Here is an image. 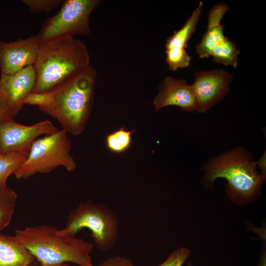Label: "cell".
<instances>
[{"instance_id": "cb8c5ba5", "label": "cell", "mask_w": 266, "mask_h": 266, "mask_svg": "<svg viewBox=\"0 0 266 266\" xmlns=\"http://www.w3.org/2000/svg\"><path fill=\"white\" fill-rule=\"evenodd\" d=\"M13 118L6 105L0 99V122L5 119Z\"/></svg>"}, {"instance_id": "5b68a950", "label": "cell", "mask_w": 266, "mask_h": 266, "mask_svg": "<svg viewBox=\"0 0 266 266\" xmlns=\"http://www.w3.org/2000/svg\"><path fill=\"white\" fill-rule=\"evenodd\" d=\"M256 165L243 151L235 149L210 162L204 168L205 176L210 182L218 178L226 179L233 195L248 199L256 194L265 178L256 171Z\"/></svg>"}, {"instance_id": "9c48e42d", "label": "cell", "mask_w": 266, "mask_h": 266, "mask_svg": "<svg viewBox=\"0 0 266 266\" xmlns=\"http://www.w3.org/2000/svg\"><path fill=\"white\" fill-rule=\"evenodd\" d=\"M191 84L199 113H205L229 92L232 74L223 69L201 70L194 74Z\"/></svg>"}, {"instance_id": "ba28073f", "label": "cell", "mask_w": 266, "mask_h": 266, "mask_svg": "<svg viewBox=\"0 0 266 266\" xmlns=\"http://www.w3.org/2000/svg\"><path fill=\"white\" fill-rule=\"evenodd\" d=\"M59 130L49 120L26 126L15 122L13 118L5 119L0 122V153L29 151L38 136Z\"/></svg>"}, {"instance_id": "7a4b0ae2", "label": "cell", "mask_w": 266, "mask_h": 266, "mask_svg": "<svg viewBox=\"0 0 266 266\" xmlns=\"http://www.w3.org/2000/svg\"><path fill=\"white\" fill-rule=\"evenodd\" d=\"M90 66V55L86 45L75 37L41 43L33 65L36 81L33 93L42 94L54 90Z\"/></svg>"}, {"instance_id": "3957f363", "label": "cell", "mask_w": 266, "mask_h": 266, "mask_svg": "<svg viewBox=\"0 0 266 266\" xmlns=\"http://www.w3.org/2000/svg\"><path fill=\"white\" fill-rule=\"evenodd\" d=\"M56 228L46 225L15 230L14 237L24 245L41 266L73 263L96 266L91 254L93 244L75 236L61 234Z\"/></svg>"}, {"instance_id": "d4e9b609", "label": "cell", "mask_w": 266, "mask_h": 266, "mask_svg": "<svg viewBox=\"0 0 266 266\" xmlns=\"http://www.w3.org/2000/svg\"><path fill=\"white\" fill-rule=\"evenodd\" d=\"M258 266H266V255H263L259 262Z\"/></svg>"}, {"instance_id": "ac0fdd59", "label": "cell", "mask_w": 266, "mask_h": 266, "mask_svg": "<svg viewBox=\"0 0 266 266\" xmlns=\"http://www.w3.org/2000/svg\"><path fill=\"white\" fill-rule=\"evenodd\" d=\"M239 52L235 44L227 37L213 48L210 56L215 62L236 68Z\"/></svg>"}, {"instance_id": "30bf717a", "label": "cell", "mask_w": 266, "mask_h": 266, "mask_svg": "<svg viewBox=\"0 0 266 266\" xmlns=\"http://www.w3.org/2000/svg\"><path fill=\"white\" fill-rule=\"evenodd\" d=\"M36 81L33 66L13 74H0V99L14 117L22 109L26 99L33 93Z\"/></svg>"}, {"instance_id": "603a6c76", "label": "cell", "mask_w": 266, "mask_h": 266, "mask_svg": "<svg viewBox=\"0 0 266 266\" xmlns=\"http://www.w3.org/2000/svg\"><path fill=\"white\" fill-rule=\"evenodd\" d=\"M98 266H134L130 259L117 256L103 261Z\"/></svg>"}, {"instance_id": "8fae6325", "label": "cell", "mask_w": 266, "mask_h": 266, "mask_svg": "<svg viewBox=\"0 0 266 266\" xmlns=\"http://www.w3.org/2000/svg\"><path fill=\"white\" fill-rule=\"evenodd\" d=\"M40 42L36 35L14 41H0V73L13 74L36 61Z\"/></svg>"}, {"instance_id": "9a60e30c", "label": "cell", "mask_w": 266, "mask_h": 266, "mask_svg": "<svg viewBox=\"0 0 266 266\" xmlns=\"http://www.w3.org/2000/svg\"><path fill=\"white\" fill-rule=\"evenodd\" d=\"M203 2H199L198 6L186 21L183 26L167 38L165 48H176L186 49L187 42L195 32L201 12Z\"/></svg>"}, {"instance_id": "484cf974", "label": "cell", "mask_w": 266, "mask_h": 266, "mask_svg": "<svg viewBox=\"0 0 266 266\" xmlns=\"http://www.w3.org/2000/svg\"><path fill=\"white\" fill-rule=\"evenodd\" d=\"M55 266H71V265L68 263H65V264H61V265Z\"/></svg>"}, {"instance_id": "8992f818", "label": "cell", "mask_w": 266, "mask_h": 266, "mask_svg": "<svg viewBox=\"0 0 266 266\" xmlns=\"http://www.w3.org/2000/svg\"><path fill=\"white\" fill-rule=\"evenodd\" d=\"M71 144L64 130L37 138L32 144L29 155L14 173L17 179H28L38 173H46L62 166L73 171L76 164L70 155Z\"/></svg>"}, {"instance_id": "ffe728a7", "label": "cell", "mask_w": 266, "mask_h": 266, "mask_svg": "<svg viewBox=\"0 0 266 266\" xmlns=\"http://www.w3.org/2000/svg\"><path fill=\"white\" fill-rule=\"evenodd\" d=\"M165 54L168 68L172 71L188 67L190 65L191 57L185 49L165 48Z\"/></svg>"}, {"instance_id": "7c38bea8", "label": "cell", "mask_w": 266, "mask_h": 266, "mask_svg": "<svg viewBox=\"0 0 266 266\" xmlns=\"http://www.w3.org/2000/svg\"><path fill=\"white\" fill-rule=\"evenodd\" d=\"M153 100L155 111L168 106H176L187 111L197 110L196 99L191 85L186 80L166 76L159 85Z\"/></svg>"}, {"instance_id": "5bb4252c", "label": "cell", "mask_w": 266, "mask_h": 266, "mask_svg": "<svg viewBox=\"0 0 266 266\" xmlns=\"http://www.w3.org/2000/svg\"><path fill=\"white\" fill-rule=\"evenodd\" d=\"M35 260L14 236L0 233V266H31Z\"/></svg>"}, {"instance_id": "4fadbf2b", "label": "cell", "mask_w": 266, "mask_h": 266, "mask_svg": "<svg viewBox=\"0 0 266 266\" xmlns=\"http://www.w3.org/2000/svg\"><path fill=\"white\" fill-rule=\"evenodd\" d=\"M229 9L226 3L217 2L209 10L206 30L196 46L200 58L209 57L213 48L228 37L224 34L225 25L222 24L221 22Z\"/></svg>"}, {"instance_id": "d6986e66", "label": "cell", "mask_w": 266, "mask_h": 266, "mask_svg": "<svg viewBox=\"0 0 266 266\" xmlns=\"http://www.w3.org/2000/svg\"><path fill=\"white\" fill-rule=\"evenodd\" d=\"M135 130H127L124 127L109 133L105 137L107 148L111 152L120 154L128 150L132 142V134Z\"/></svg>"}, {"instance_id": "e0dca14e", "label": "cell", "mask_w": 266, "mask_h": 266, "mask_svg": "<svg viewBox=\"0 0 266 266\" xmlns=\"http://www.w3.org/2000/svg\"><path fill=\"white\" fill-rule=\"evenodd\" d=\"M29 151L0 153V184L7 185L9 176L14 174L26 160Z\"/></svg>"}, {"instance_id": "6da1fadb", "label": "cell", "mask_w": 266, "mask_h": 266, "mask_svg": "<svg viewBox=\"0 0 266 266\" xmlns=\"http://www.w3.org/2000/svg\"><path fill=\"white\" fill-rule=\"evenodd\" d=\"M97 71L90 66L76 77L49 92L30 94L25 104L36 105L57 119L67 133L79 135L91 113Z\"/></svg>"}, {"instance_id": "2e32d148", "label": "cell", "mask_w": 266, "mask_h": 266, "mask_svg": "<svg viewBox=\"0 0 266 266\" xmlns=\"http://www.w3.org/2000/svg\"><path fill=\"white\" fill-rule=\"evenodd\" d=\"M17 198L14 190L7 185L0 184V232L10 224Z\"/></svg>"}, {"instance_id": "277c9868", "label": "cell", "mask_w": 266, "mask_h": 266, "mask_svg": "<svg viewBox=\"0 0 266 266\" xmlns=\"http://www.w3.org/2000/svg\"><path fill=\"white\" fill-rule=\"evenodd\" d=\"M90 230L95 246L102 251L113 248L119 237V221L106 205L87 200L81 202L69 213L61 234L75 236L83 229Z\"/></svg>"}, {"instance_id": "52a82bcc", "label": "cell", "mask_w": 266, "mask_h": 266, "mask_svg": "<svg viewBox=\"0 0 266 266\" xmlns=\"http://www.w3.org/2000/svg\"><path fill=\"white\" fill-rule=\"evenodd\" d=\"M100 0H66L60 10L47 18L36 34L40 42L91 33L90 17Z\"/></svg>"}, {"instance_id": "7402d4cb", "label": "cell", "mask_w": 266, "mask_h": 266, "mask_svg": "<svg viewBox=\"0 0 266 266\" xmlns=\"http://www.w3.org/2000/svg\"><path fill=\"white\" fill-rule=\"evenodd\" d=\"M190 251L186 248H179L173 251L162 264L158 266H182L187 259Z\"/></svg>"}, {"instance_id": "44dd1931", "label": "cell", "mask_w": 266, "mask_h": 266, "mask_svg": "<svg viewBox=\"0 0 266 266\" xmlns=\"http://www.w3.org/2000/svg\"><path fill=\"white\" fill-rule=\"evenodd\" d=\"M63 2L62 0H22L21 2L35 13L47 12L55 9Z\"/></svg>"}]
</instances>
